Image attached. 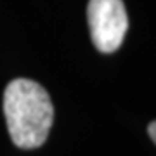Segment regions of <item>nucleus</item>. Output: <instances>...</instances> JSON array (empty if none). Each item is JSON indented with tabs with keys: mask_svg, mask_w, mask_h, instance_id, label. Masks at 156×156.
I'll use <instances>...</instances> for the list:
<instances>
[{
	"mask_svg": "<svg viewBox=\"0 0 156 156\" xmlns=\"http://www.w3.org/2000/svg\"><path fill=\"white\" fill-rule=\"evenodd\" d=\"M4 115L12 142L21 149L40 147L54 122V108L47 90L26 78L12 80L5 87Z\"/></svg>",
	"mask_w": 156,
	"mask_h": 156,
	"instance_id": "obj_1",
	"label": "nucleus"
},
{
	"mask_svg": "<svg viewBox=\"0 0 156 156\" xmlns=\"http://www.w3.org/2000/svg\"><path fill=\"white\" fill-rule=\"evenodd\" d=\"M87 21L95 49L113 54L120 49L128 30V17L122 0H90Z\"/></svg>",
	"mask_w": 156,
	"mask_h": 156,
	"instance_id": "obj_2",
	"label": "nucleus"
},
{
	"mask_svg": "<svg viewBox=\"0 0 156 156\" xmlns=\"http://www.w3.org/2000/svg\"><path fill=\"white\" fill-rule=\"evenodd\" d=\"M147 132H149V137L153 139V142L156 144V122H151L149 127H147Z\"/></svg>",
	"mask_w": 156,
	"mask_h": 156,
	"instance_id": "obj_3",
	"label": "nucleus"
}]
</instances>
